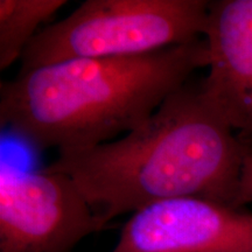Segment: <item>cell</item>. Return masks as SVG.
I'll return each mask as SVG.
<instances>
[{"label": "cell", "mask_w": 252, "mask_h": 252, "mask_svg": "<svg viewBox=\"0 0 252 252\" xmlns=\"http://www.w3.org/2000/svg\"><path fill=\"white\" fill-rule=\"evenodd\" d=\"M248 146L189 80L139 127L93 147L59 151L46 167L70 178L106 228L115 217L179 197L238 208Z\"/></svg>", "instance_id": "cell-1"}, {"label": "cell", "mask_w": 252, "mask_h": 252, "mask_svg": "<svg viewBox=\"0 0 252 252\" xmlns=\"http://www.w3.org/2000/svg\"><path fill=\"white\" fill-rule=\"evenodd\" d=\"M204 37L149 54L75 59L0 83V125L36 150L93 147L139 127L208 67Z\"/></svg>", "instance_id": "cell-2"}, {"label": "cell", "mask_w": 252, "mask_h": 252, "mask_svg": "<svg viewBox=\"0 0 252 252\" xmlns=\"http://www.w3.org/2000/svg\"><path fill=\"white\" fill-rule=\"evenodd\" d=\"M208 8L204 0H87L34 36L21 58V71L182 45L203 35Z\"/></svg>", "instance_id": "cell-3"}, {"label": "cell", "mask_w": 252, "mask_h": 252, "mask_svg": "<svg viewBox=\"0 0 252 252\" xmlns=\"http://www.w3.org/2000/svg\"><path fill=\"white\" fill-rule=\"evenodd\" d=\"M103 230L74 181L62 173L0 165V252H70Z\"/></svg>", "instance_id": "cell-4"}, {"label": "cell", "mask_w": 252, "mask_h": 252, "mask_svg": "<svg viewBox=\"0 0 252 252\" xmlns=\"http://www.w3.org/2000/svg\"><path fill=\"white\" fill-rule=\"evenodd\" d=\"M111 252H252V213L200 197L133 213Z\"/></svg>", "instance_id": "cell-5"}, {"label": "cell", "mask_w": 252, "mask_h": 252, "mask_svg": "<svg viewBox=\"0 0 252 252\" xmlns=\"http://www.w3.org/2000/svg\"><path fill=\"white\" fill-rule=\"evenodd\" d=\"M203 93L239 140L252 149V0L209 1Z\"/></svg>", "instance_id": "cell-6"}, {"label": "cell", "mask_w": 252, "mask_h": 252, "mask_svg": "<svg viewBox=\"0 0 252 252\" xmlns=\"http://www.w3.org/2000/svg\"><path fill=\"white\" fill-rule=\"evenodd\" d=\"M65 4V0H0V70L21 60L37 28Z\"/></svg>", "instance_id": "cell-7"}, {"label": "cell", "mask_w": 252, "mask_h": 252, "mask_svg": "<svg viewBox=\"0 0 252 252\" xmlns=\"http://www.w3.org/2000/svg\"><path fill=\"white\" fill-rule=\"evenodd\" d=\"M248 203H252V149L249 146L244 156L238 191L239 207Z\"/></svg>", "instance_id": "cell-8"}]
</instances>
